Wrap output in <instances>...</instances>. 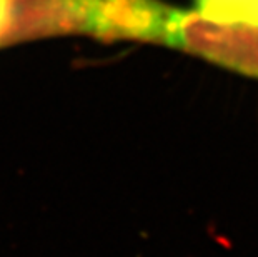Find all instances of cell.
<instances>
[{"instance_id":"3","label":"cell","mask_w":258,"mask_h":257,"mask_svg":"<svg viewBox=\"0 0 258 257\" xmlns=\"http://www.w3.org/2000/svg\"><path fill=\"white\" fill-rule=\"evenodd\" d=\"M200 14L222 22L258 25V0H195Z\"/></svg>"},{"instance_id":"2","label":"cell","mask_w":258,"mask_h":257,"mask_svg":"<svg viewBox=\"0 0 258 257\" xmlns=\"http://www.w3.org/2000/svg\"><path fill=\"white\" fill-rule=\"evenodd\" d=\"M95 0H0V47L63 34H93Z\"/></svg>"},{"instance_id":"1","label":"cell","mask_w":258,"mask_h":257,"mask_svg":"<svg viewBox=\"0 0 258 257\" xmlns=\"http://www.w3.org/2000/svg\"><path fill=\"white\" fill-rule=\"evenodd\" d=\"M160 43L258 79V25L170 7Z\"/></svg>"}]
</instances>
